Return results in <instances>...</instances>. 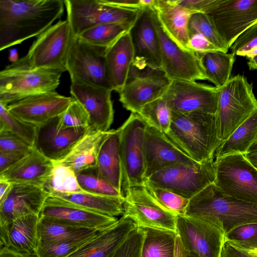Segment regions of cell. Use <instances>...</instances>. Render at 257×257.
<instances>
[{
	"label": "cell",
	"mask_w": 257,
	"mask_h": 257,
	"mask_svg": "<svg viewBox=\"0 0 257 257\" xmlns=\"http://www.w3.org/2000/svg\"><path fill=\"white\" fill-rule=\"evenodd\" d=\"M63 0H0V50L38 37L61 18Z\"/></svg>",
	"instance_id": "obj_1"
},
{
	"label": "cell",
	"mask_w": 257,
	"mask_h": 257,
	"mask_svg": "<svg viewBox=\"0 0 257 257\" xmlns=\"http://www.w3.org/2000/svg\"><path fill=\"white\" fill-rule=\"evenodd\" d=\"M185 215L207 220L225 234L239 225L257 222V204L227 196L212 183L189 199Z\"/></svg>",
	"instance_id": "obj_2"
},
{
	"label": "cell",
	"mask_w": 257,
	"mask_h": 257,
	"mask_svg": "<svg viewBox=\"0 0 257 257\" xmlns=\"http://www.w3.org/2000/svg\"><path fill=\"white\" fill-rule=\"evenodd\" d=\"M165 134L184 153L199 163L213 160L221 144L217 136L215 115L209 113L172 112L171 125Z\"/></svg>",
	"instance_id": "obj_3"
},
{
	"label": "cell",
	"mask_w": 257,
	"mask_h": 257,
	"mask_svg": "<svg viewBox=\"0 0 257 257\" xmlns=\"http://www.w3.org/2000/svg\"><path fill=\"white\" fill-rule=\"evenodd\" d=\"M65 71L32 69L22 57L0 72V103L7 106L28 96L55 91Z\"/></svg>",
	"instance_id": "obj_4"
},
{
	"label": "cell",
	"mask_w": 257,
	"mask_h": 257,
	"mask_svg": "<svg viewBox=\"0 0 257 257\" xmlns=\"http://www.w3.org/2000/svg\"><path fill=\"white\" fill-rule=\"evenodd\" d=\"M256 110L257 99L252 85L243 75L230 77L219 88L214 115L217 136L221 143Z\"/></svg>",
	"instance_id": "obj_5"
},
{
	"label": "cell",
	"mask_w": 257,
	"mask_h": 257,
	"mask_svg": "<svg viewBox=\"0 0 257 257\" xmlns=\"http://www.w3.org/2000/svg\"><path fill=\"white\" fill-rule=\"evenodd\" d=\"M147 123L131 112L119 127V156L122 172V197L131 187L144 185L145 172L144 138Z\"/></svg>",
	"instance_id": "obj_6"
},
{
	"label": "cell",
	"mask_w": 257,
	"mask_h": 257,
	"mask_svg": "<svg viewBox=\"0 0 257 257\" xmlns=\"http://www.w3.org/2000/svg\"><path fill=\"white\" fill-rule=\"evenodd\" d=\"M214 183L224 194L257 204V169L245 155L236 154L215 158Z\"/></svg>",
	"instance_id": "obj_7"
},
{
	"label": "cell",
	"mask_w": 257,
	"mask_h": 257,
	"mask_svg": "<svg viewBox=\"0 0 257 257\" xmlns=\"http://www.w3.org/2000/svg\"><path fill=\"white\" fill-rule=\"evenodd\" d=\"M64 3L66 19L75 37L103 24H120L131 30L143 10L114 7L102 0H64Z\"/></svg>",
	"instance_id": "obj_8"
},
{
	"label": "cell",
	"mask_w": 257,
	"mask_h": 257,
	"mask_svg": "<svg viewBox=\"0 0 257 257\" xmlns=\"http://www.w3.org/2000/svg\"><path fill=\"white\" fill-rule=\"evenodd\" d=\"M74 37L68 20H59L37 37L23 58L32 69H61L66 71Z\"/></svg>",
	"instance_id": "obj_9"
},
{
	"label": "cell",
	"mask_w": 257,
	"mask_h": 257,
	"mask_svg": "<svg viewBox=\"0 0 257 257\" xmlns=\"http://www.w3.org/2000/svg\"><path fill=\"white\" fill-rule=\"evenodd\" d=\"M205 14L228 50L257 23V0H215Z\"/></svg>",
	"instance_id": "obj_10"
},
{
	"label": "cell",
	"mask_w": 257,
	"mask_h": 257,
	"mask_svg": "<svg viewBox=\"0 0 257 257\" xmlns=\"http://www.w3.org/2000/svg\"><path fill=\"white\" fill-rule=\"evenodd\" d=\"M214 159L192 164H177L153 174L147 180L153 185L191 199L215 179Z\"/></svg>",
	"instance_id": "obj_11"
},
{
	"label": "cell",
	"mask_w": 257,
	"mask_h": 257,
	"mask_svg": "<svg viewBox=\"0 0 257 257\" xmlns=\"http://www.w3.org/2000/svg\"><path fill=\"white\" fill-rule=\"evenodd\" d=\"M106 49L92 45L75 37L66 65L71 81L112 90L106 66Z\"/></svg>",
	"instance_id": "obj_12"
},
{
	"label": "cell",
	"mask_w": 257,
	"mask_h": 257,
	"mask_svg": "<svg viewBox=\"0 0 257 257\" xmlns=\"http://www.w3.org/2000/svg\"><path fill=\"white\" fill-rule=\"evenodd\" d=\"M123 198V215L131 218L138 227L153 228L176 232L178 215L163 206L144 185L130 187Z\"/></svg>",
	"instance_id": "obj_13"
},
{
	"label": "cell",
	"mask_w": 257,
	"mask_h": 257,
	"mask_svg": "<svg viewBox=\"0 0 257 257\" xmlns=\"http://www.w3.org/2000/svg\"><path fill=\"white\" fill-rule=\"evenodd\" d=\"M171 81L162 70L132 65L127 79L118 92L119 101L131 112L139 113L148 103L164 95Z\"/></svg>",
	"instance_id": "obj_14"
},
{
	"label": "cell",
	"mask_w": 257,
	"mask_h": 257,
	"mask_svg": "<svg viewBox=\"0 0 257 257\" xmlns=\"http://www.w3.org/2000/svg\"><path fill=\"white\" fill-rule=\"evenodd\" d=\"M218 88L196 81L172 80L162 96L172 112L215 114Z\"/></svg>",
	"instance_id": "obj_15"
},
{
	"label": "cell",
	"mask_w": 257,
	"mask_h": 257,
	"mask_svg": "<svg viewBox=\"0 0 257 257\" xmlns=\"http://www.w3.org/2000/svg\"><path fill=\"white\" fill-rule=\"evenodd\" d=\"M176 232L184 246L200 257H221L225 234L214 224L197 217L178 215Z\"/></svg>",
	"instance_id": "obj_16"
},
{
	"label": "cell",
	"mask_w": 257,
	"mask_h": 257,
	"mask_svg": "<svg viewBox=\"0 0 257 257\" xmlns=\"http://www.w3.org/2000/svg\"><path fill=\"white\" fill-rule=\"evenodd\" d=\"M155 12L162 70L166 76L171 81L207 80L196 54L194 51L182 48L171 39L164 30L155 11Z\"/></svg>",
	"instance_id": "obj_17"
},
{
	"label": "cell",
	"mask_w": 257,
	"mask_h": 257,
	"mask_svg": "<svg viewBox=\"0 0 257 257\" xmlns=\"http://www.w3.org/2000/svg\"><path fill=\"white\" fill-rule=\"evenodd\" d=\"M129 32L134 52L132 66L140 69L149 67L162 70L154 9H144Z\"/></svg>",
	"instance_id": "obj_18"
},
{
	"label": "cell",
	"mask_w": 257,
	"mask_h": 257,
	"mask_svg": "<svg viewBox=\"0 0 257 257\" xmlns=\"http://www.w3.org/2000/svg\"><path fill=\"white\" fill-rule=\"evenodd\" d=\"M73 100L72 97L60 95L55 91L28 96L6 107L19 119L38 126L61 115Z\"/></svg>",
	"instance_id": "obj_19"
},
{
	"label": "cell",
	"mask_w": 257,
	"mask_h": 257,
	"mask_svg": "<svg viewBox=\"0 0 257 257\" xmlns=\"http://www.w3.org/2000/svg\"><path fill=\"white\" fill-rule=\"evenodd\" d=\"M110 89L79 81H71L70 92L87 112L90 127L98 131L109 130L114 117Z\"/></svg>",
	"instance_id": "obj_20"
},
{
	"label": "cell",
	"mask_w": 257,
	"mask_h": 257,
	"mask_svg": "<svg viewBox=\"0 0 257 257\" xmlns=\"http://www.w3.org/2000/svg\"><path fill=\"white\" fill-rule=\"evenodd\" d=\"M59 116L37 126L34 145L41 154L54 163L63 159L90 127H65L60 123Z\"/></svg>",
	"instance_id": "obj_21"
},
{
	"label": "cell",
	"mask_w": 257,
	"mask_h": 257,
	"mask_svg": "<svg viewBox=\"0 0 257 257\" xmlns=\"http://www.w3.org/2000/svg\"><path fill=\"white\" fill-rule=\"evenodd\" d=\"M39 216L53 219L72 226L97 231L110 227L118 220L116 217L83 209L53 196L47 198Z\"/></svg>",
	"instance_id": "obj_22"
},
{
	"label": "cell",
	"mask_w": 257,
	"mask_h": 257,
	"mask_svg": "<svg viewBox=\"0 0 257 257\" xmlns=\"http://www.w3.org/2000/svg\"><path fill=\"white\" fill-rule=\"evenodd\" d=\"M145 179L169 166L197 162L181 150L167 135L147 125L144 138Z\"/></svg>",
	"instance_id": "obj_23"
},
{
	"label": "cell",
	"mask_w": 257,
	"mask_h": 257,
	"mask_svg": "<svg viewBox=\"0 0 257 257\" xmlns=\"http://www.w3.org/2000/svg\"><path fill=\"white\" fill-rule=\"evenodd\" d=\"M49 196L41 186L12 184L8 194L0 202V224L29 215L39 216Z\"/></svg>",
	"instance_id": "obj_24"
},
{
	"label": "cell",
	"mask_w": 257,
	"mask_h": 257,
	"mask_svg": "<svg viewBox=\"0 0 257 257\" xmlns=\"http://www.w3.org/2000/svg\"><path fill=\"white\" fill-rule=\"evenodd\" d=\"M137 227L131 218L122 215L115 224L99 231L68 257H112L130 233Z\"/></svg>",
	"instance_id": "obj_25"
},
{
	"label": "cell",
	"mask_w": 257,
	"mask_h": 257,
	"mask_svg": "<svg viewBox=\"0 0 257 257\" xmlns=\"http://www.w3.org/2000/svg\"><path fill=\"white\" fill-rule=\"evenodd\" d=\"M54 165V162L33 147L24 158L0 173V178L12 184H31L43 187Z\"/></svg>",
	"instance_id": "obj_26"
},
{
	"label": "cell",
	"mask_w": 257,
	"mask_h": 257,
	"mask_svg": "<svg viewBox=\"0 0 257 257\" xmlns=\"http://www.w3.org/2000/svg\"><path fill=\"white\" fill-rule=\"evenodd\" d=\"M39 216L29 215L0 224V245L20 252L35 253L39 245Z\"/></svg>",
	"instance_id": "obj_27"
},
{
	"label": "cell",
	"mask_w": 257,
	"mask_h": 257,
	"mask_svg": "<svg viewBox=\"0 0 257 257\" xmlns=\"http://www.w3.org/2000/svg\"><path fill=\"white\" fill-rule=\"evenodd\" d=\"M154 9L169 37L182 48L191 51L189 48L188 25L195 13L180 6L176 0H157Z\"/></svg>",
	"instance_id": "obj_28"
},
{
	"label": "cell",
	"mask_w": 257,
	"mask_h": 257,
	"mask_svg": "<svg viewBox=\"0 0 257 257\" xmlns=\"http://www.w3.org/2000/svg\"><path fill=\"white\" fill-rule=\"evenodd\" d=\"M105 58L111 88L118 93L127 79L134 59L129 32L122 35L106 49Z\"/></svg>",
	"instance_id": "obj_29"
},
{
	"label": "cell",
	"mask_w": 257,
	"mask_h": 257,
	"mask_svg": "<svg viewBox=\"0 0 257 257\" xmlns=\"http://www.w3.org/2000/svg\"><path fill=\"white\" fill-rule=\"evenodd\" d=\"M109 133V130L100 132L89 127L69 153L54 163L66 166L75 173L95 166L101 146Z\"/></svg>",
	"instance_id": "obj_30"
},
{
	"label": "cell",
	"mask_w": 257,
	"mask_h": 257,
	"mask_svg": "<svg viewBox=\"0 0 257 257\" xmlns=\"http://www.w3.org/2000/svg\"><path fill=\"white\" fill-rule=\"evenodd\" d=\"M95 166L99 173L121 193L122 172L119 156V128L109 130L100 148Z\"/></svg>",
	"instance_id": "obj_31"
},
{
	"label": "cell",
	"mask_w": 257,
	"mask_h": 257,
	"mask_svg": "<svg viewBox=\"0 0 257 257\" xmlns=\"http://www.w3.org/2000/svg\"><path fill=\"white\" fill-rule=\"evenodd\" d=\"M83 209L116 217L123 214L122 197L105 196L86 192L57 193L52 195Z\"/></svg>",
	"instance_id": "obj_32"
},
{
	"label": "cell",
	"mask_w": 257,
	"mask_h": 257,
	"mask_svg": "<svg viewBox=\"0 0 257 257\" xmlns=\"http://www.w3.org/2000/svg\"><path fill=\"white\" fill-rule=\"evenodd\" d=\"M257 143V110L217 149L215 158L236 154L246 155Z\"/></svg>",
	"instance_id": "obj_33"
},
{
	"label": "cell",
	"mask_w": 257,
	"mask_h": 257,
	"mask_svg": "<svg viewBox=\"0 0 257 257\" xmlns=\"http://www.w3.org/2000/svg\"><path fill=\"white\" fill-rule=\"evenodd\" d=\"M196 55L200 60L207 80L217 88L223 86L230 78L235 54L215 50Z\"/></svg>",
	"instance_id": "obj_34"
},
{
	"label": "cell",
	"mask_w": 257,
	"mask_h": 257,
	"mask_svg": "<svg viewBox=\"0 0 257 257\" xmlns=\"http://www.w3.org/2000/svg\"><path fill=\"white\" fill-rule=\"evenodd\" d=\"M141 228L145 235L141 257H174L176 232L153 228Z\"/></svg>",
	"instance_id": "obj_35"
},
{
	"label": "cell",
	"mask_w": 257,
	"mask_h": 257,
	"mask_svg": "<svg viewBox=\"0 0 257 257\" xmlns=\"http://www.w3.org/2000/svg\"><path fill=\"white\" fill-rule=\"evenodd\" d=\"M100 231L71 226L56 220L39 216L38 223L39 243L83 237Z\"/></svg>",
	"instance_id": "obj_36"
},
{
	"label": "cell",
	"mask_w": 257,
	"mask_h": 257,
	"mask_svg": "<svg viewBox=\"0 0 257 257\" xmlns=\"http://www.w3.org/2000/svg\"><path fill=\"white\" fill-rule=\"evenodd\" d=\"M130 30L128 27L120 24H103L87 30L76 37L92 45L107 48Z\"/></svg>",
	"instance_id": "obj_37"
},
{
	"label": "cell",
	"mask_w": 257,
	"mask_h": 257,
	"mask_svg": "<svg viewBox=\"0 0 257 257\" xmlns=\"http://www.w3.org/2000/svg\"><path fill=\"white\" fill-rule=\"evenodd\" d=\"M43 188L49 196L57 193L84 192L79 186L73 171L66 166L55 163Z\"/></svg>",
	"instance_id": "obj_38"
},
{
	"label": "cell",
	"mask_w": 257,
	"mask_h": 257,
	"mask_svg": "<svg viewBox=\"0 0 257 257\" xmlns=\"http://www.w3.org/2000/svg\"><path fill=\"white\" fill-rule=\"evenodd\" d=\"M75 174L79 185L84 192L105 196L122 197L121 193L99 173L95 166Z\"/></svg>",
	"instance_id": "obj_39"
},
{
	"label": "cell",
	"mask_w": 257,
	"mask_h": 257,
	"mask_svg": "<svg viewBox=\"0 0 257 257\" xmlns=\"http://www.w3.org/2000/svg\"><path fill=\"white\" fill-rule=\"evenodd\" d=\"M98 232L83 237L40 243L36 253L38 257H68L91 240Z\"/></svg>",
	"instance_id": "obj_40"
},
{
	"label": "cell",
	"mask_w": 257,
	"mask_h": 257,
	"mask_svg": "<svg viewBox=\"0 0 257 257\" xmlns=\"http://www.w3.org/2000/svg\"><path fill=\"white\" fill-rule=\"evenodd\" d=\"M147 124L166 134L172 119V112L162 97L147 104L139 113Z\"/></svg>",
	"instance_id": "obj_41"
},
{
	"label": "cell",
	"mask_w": 257,
	"mask_h": 257,
	"mask_svg": "<svg viewBox=\"0 0 257 257\" xmlns=\"http://www.w3.org/2000/svg\"><path fill=\"white\" fill-rule=\"evenodd\" d=\"M37 127L19 119L8 111L6 105L0 103V130L12 132L34 147Z\"/></svg>",
	"instance_id": "obj_42"
},
{
	"label": "cell",
	"mask_w": 257,
	"mask_h": 257,
	"mask_svg": "<svg viewBox=\"0 0 257 257\" xmlns=\"http://www.w3.org/2000/svg\"><path fill=\"white\" fill-rule=\"evenodd\" d=\"M144 185L148 191L167 209L178 215H185L189 199L168 189L156 186L147 179H145Z\"/></svg>",
	"instance_id": "obj_43"
},
{
	"label": "cell",
	"mask_w": 257,
	"mask_h": 257,
	"mask_svg": "<svg viewBox=\"0 0 257 257\" xmlns=\"http://www.w3.org/2000/svg\"><path fill=\"white\" fill-rule=\"evenodd\" d=\"M225 241L245 251L257 249V222L243 224L225 234Z\"/></svg>",
	"instance_id": "obj_44"
},
{
	"label": "cell",
	"mask_w": 257,
	"mask_h": 257,
	"mask_svg": "<svg viewBox=\"0 0 257 257\" xmlns=\"http://www.w3.org/2000/svg\"><path fill=\"white\" fill-rule=\"evenodd\" d=\"M188 33L189 35L200 34L219 50L226 53L228 51L205 14L195 13L191 16L188 25Z\"/></svg>",
	"instance_id": "obj_45"
},
{
	"label": "cell",
	"mask_w": 257,
	"mask_h": 257,
	"mask_svg": "<svg viewBox=\"0 0 257 257\" xmlns=\"http://www.w3.org/2000/svg\"><path fill=\"white\" fill-rule=\"evenodd\" d=\"M60 123L66 127H90L89 115L84 107L73 98L65 111L59 116Z\"/></svg>",
	"instance_id": "obj_46"
},
{
	"label": "cell",
	"mask_w": 257,
	"mask_h": 257,
	"mask_svg": "<svg viewBox=\"0 0 257 257\" xmlns=\"http://www.w3.org/2000/svg\"><path fill=\"white\" fill-rule=\"evenodd\" d=\"M144 235L143 229L137 227L130 233L112 257H141Z\"/></svg>",
	"instance_id": "obj_47"
},
{
	"label": "cell",
	"mask_w": 257,
	"mask_h": 257,
	"mask_svg": "<svg viewBox=\"0 0 257 257\" xmlns=\"http://www.w3.org/2000/svg\"><path fill=\"white\" fill-rule=\"evenodd\" d=\"M256 48L257 23L243 33L230 47L232 53L245 57Z\"/></svg>",
	"instance_id": "obj_48"
},
{
	"label": "cell",
	"mask_w": 257,
	"mask_h": 257,
	"mask_svg": "<svg viewBox=\"0 0 257 257\" xmlns=\"http://www.w3.org/2000/svg\"><path fill=\"white\" fill-rule=\"evenodd\" d=\"M33 147L12 132L0 130V152L27 151Z\"/></svg>",
	"instance_id": "obj_49"
},
{
	"label": "cell",
	"mask_w": 257,
	"mask_h": 257,
	"mask_svg": "<svg viewBox=\"0 0 257 257\" xmlns=\"http://www.w3.org/2000/svg\"><path fill=\"white\" fill-rule=\"evenodd\" d=\"M189 48L196 54L219 50L205 37L198 33L189 35Z\"/></svg>",
	"instance_id": "obj_50"
},
{
	"label": "cell",
	"mask_w": 257,
	"mask_h": 257,
	"mask_svg": "<svg viewBox=\"0 0 257 257\" xmlns=\"http://www.w3.org/2000/svg\"><path fill=\"white\" fill-rule=\"evenodd\" d=\"M31 150L27 151L0 152V173L4 172L24 158Z\"/></svg>",
	"instance_id": "obj_51"
},
{
	"label": "cell",
	"mask_w": 257,
	"mask_h": 257,
	"mask_svg": "<svg viewBox=\"0 0 257 257\" xmlns=\"http://www.w3.org/2000/svg\"><path fill=\"white\" fill-rule=\"evenodd\" d=\"M215 0H176L184 8L195 13L205 14L213 5Z\"/></svg>",
	"instance_id": "obj_52"
},
{
	"label": "cell",
	"mask_w": 257,
	"mask_h": 257,
	"mask_svg": "<svg viewBox=\"0 0 257 257\" xmlns=\"http://www.w3.org/2000/svg\"><path fill=\"white\" fill-rule=\"evenodd\" d=\"M221 257H253L248 251L240 249L225 241L221 253Z\"/></svg>",
	"instance_id": "obj_53"
},
{
	"label": "cell",
	"mask_w": 257,
	"mask_h": 257,
	"mask_svg": "<svg viewBox=\"0 0 257 257\" xmlns=\"http://www.w3.org/2000/svg\"><path fill=\"white\" fill-rule=\"evenodd\" d=\"M174 257H200L194 251L187 249L177 235L176 239Z\"/></svg>",
	"instance_id": "obj_54"
},
{
	"label": "cell",
	"mask_w": 257,
	"mask_h": 257,
	"mask_svg": "<svg viewBox=\"0 0 257 257\" xmlns=\"http://www.w3.org/2000/svg\"><path fill=\"white\" fill-rule=\"evenodd\" d=\"M0 257H38L36 253L20 252L6 246H1Z\"/></svg>",
	"instance_id": "obj_55"
},
{
	"label": "cell",
	"mask_w": 257,
	"mask_h": 257,
	"mask_svg": "<svg viewBox=\"0 0 257 257\" xmlns=\"http://www.w3.org/2000/svg\"><path fill=\"white\" fill-rule=\"evenodd\" d=\"M12 183L0 178V202L2 201L9 193Z\"/></svg>",
	"instance_id": "obj_56"
},
{
	"label": "cell",
	"mask_w": 257,
	"mask_h": 257,
	"mask_svg": "<svg viewBox=\"0 0 257 257\" xmlns=\"http://www.w3.org/2000/svg\"><path fill=\"white\" fill-rule=\"evenodd\" d=\"M247 65L250 70H257V55L247 58Z\"/></svg>",
	"instance_id": "obj_57"
},
{
	"label": "cell",
	"mask_w": 257,
	"mask_h": 257,
	"mask_svg": "<svg viewBox=\"0 0 257 257\" xmlns=\"http://www.w3.org/2000/svg\"><path fill=\"white\" fill-rule=\"evenodd\" d=\"M245 155L248 161L257 169V153H247Z\"/></svg>",
	"instance_id": "obj_58"
},
{
	"label": "cell",
	"mask_w": 257,
	"mask_h": 257,
	"mask_svg": "<svg viewBox=\"0 0 257 257\" xmlns=\"http://www.w3.org/2000/svg\"><path fill=\"white\" fill-rule=\"evenodd\" d=\"M248 153H257V143L253 145L248 150Z\"/></svg>",
	"instance_id": "obj_59"
},
{
	"label": "cell",
	"mask_w": 257,
	"mask_h": 257,
	"mask_svg": "<svg viewBox=\"0 0 257 257\" xmlns=\"http://www.w3.org/2000/svg\"><path fill=\"white\" fill-rule=\"evenodd\" d=\"M247 251H248L253 257H257V249Z\"/></svg>",
	"instance_id": "obj_60"
}]
</instances>
